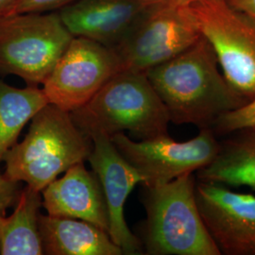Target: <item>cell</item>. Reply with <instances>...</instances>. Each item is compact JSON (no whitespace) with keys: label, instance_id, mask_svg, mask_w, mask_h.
Wrapping results in <instances>:
<instances>
[{"label":"cell","instance_id":"1","mask_svg":"<svg viewBox=\"0 0 255 255\" xmlns=\"http://www.w3.org/2000/svg\"><path fill=\"white\" fill-rule=\"evenodd\" d=\"M219 66L213 47L201 36L180 54L146 71L170 122L212 128L220 117L246 104Z\"/></svg>","mask_w":255,"mask_h":255},{"label":"cell","instance_id":"2","mask_svg":"<svg viewBox=\"0 0 255 255\" xmlns=\"http://www.w3.org/2000/svg\"><path fill=\"white\" fill-rule=\"evenodd\" d=\"M88 136L111 137L128 130L141 140L168 135L167 110L146 72L122 69L81 108L70 113Z\"/></svg>","mask_w":255,"mask_h":255},{"label":"cell","instance_id":"3","mask_svg":"<svg viewBox=\"0 0 255 255\" xmlns=\"http://www.w3.org/2000/svg\"><path fill=\"white\" fill-rule=\"evenodd\" d=\"M92 149L91 137L75 124L70 113L48 103L31 119L24 140L3 156L4 174L42 192L59 175L86 161Z\"/></svg>","mask_w":255,"mask_h":255},{"label":"cell","instance_id":"4","mask_svg":"<svg viewBox=\"0 0 255 255\" xmlns=\"http://www.w3.org/2000/svg\"><path fill=\"white\" fill-rule=\"evenodd\" d=\"M196 177L184 174L170 182L144 186L146 255H221L196 199Z\"/></svg>","mask_w":255,"mask_h":255},{"label":"cell","instance_id":"5","mask_svg":"<svg viewBox=\"0 0 255 255\" xmlns=\"http://www.w3.org/2000/svg\"><path fill=\"white\" fill-rule=\"evenodd\" d=\"M74 36L58 13L27 12L0 19V75L43 84Z\"/></svg>","mask_w":255,"mask_h":255},{"label":"cell","instance_id":"6","mask_svg":"<svg viewBox=\"0 0 255 255\" xmlns=\"http://www.w3.org/2000/svg\"><path fill=\"white\" fill-rule=\"evenodd\" d=\"M187 7L230 85L247 101L255 99V23L228 0H195Z\"/></svg>","mask_w":255,"mask_h":255},{"label":"cell","instance_id":"7","mask_svg":"<svg viewBox=\"0 0 255 255\" xmlns=\"http://www.w3.org/2000/svg\"><path fill=\"white\" fill-rule=\"evenodd\" d=\"M201 36L187 4L168 2L147 7L112 48L121 70L146 72L180 54Z\"/></svg>","mask_w":255,"mask_h":255},{"label":"cell","instance_id":"8","mask_svg":"<svg viewBox=\"0 0 255 255\" xmlns=\"http://www.w3.org/2000/svg\"><path fill=\"white\" fill-rule=\"evenodd\" d=\"M121 70L115 50L83 37H74L43 83L47 102L73 112L86 104Z\"/></svg>","mask_w":255,"mask_h":255},{"label":"cell","instance_id":"9","mask_svg":"<svg viewBox=\"0 0 255 255\" xmlns=\"http://www.w3.org/2000/svg\"><path fill=\"white\" fill-rule=\"evenodd\" d=\"M112 142L145 180L143 186L170 182L194 173L210 164L219 151V137L212 128H201L197 136L176 142L169 135L133 141L123 132L111 137Z\"/></svg>","mask_w":255,"mask_h":255},{"label":"cell","instance_id":"10","mask_svg":"<svg viewBox=\"0 0 255 255\" xmlns=\"http://www.w3.org/2000/svg\"><path fill=\"white\" fill-rule=\"evenodd\" d=\"M202 219L221 255H255V196L197 182Z\"/></svg>","mask_w":255,"mask_h":255},{"label":"cell","instance_id":"11","mask_svg":"<svg viewBox=\"0 0 255 255\" xmlns=\"http://www.w3.org/2000/svg\"><path fill=\"white\" fill-rule=\"evenodd\" d=\"M93 149L87 161L101 182L109 215L108 235L124 255L142 254V244L128 227L124 208L128 195L145 180L119 153L111 138L92 137Z\"/></svg>","mask_w":255,"mask_h":255},{"label":"cell","instance_id":"12","mask_svg":"<svg viewBox=\"0 0 255 255\" xmlns=\"http://www.w3.org/2000/svg\"><path fill=\"white\" fill-rule=\"evenodd\" d=\"M146 8L140 0H78L58 14L74 37L114 47Z\"/></svg>","mask_w":255,"mask_h":255},{"label":"cell","instance_id":"13","mask_svg":"<svg viewBox=\"0 0 255 255\" xmlns=\"http://www.w3.org/2000/svg\"><path fill=\"white\" fill-rule=\"evenodd\" d=\"M41 194L47 215L84 220L108 233L109 215L101 182L83 163L71 166Z\"/></svg>","mask_w":255,"mask_h":255},{"label":"cell","instance_id":"14","mask_svg":"<svg viewBox=\"0 0 255 255\" xmlns=\"http://www.w3.org/2000/svg\"><path fill=\"white\" fill-rule=\"evenodd\" d=\"M39 228L44 255H124L107 232L84 220L40 214Z\"/></svg>","mask_w":255,"mask_h":255},{"label":"cell","instance_id":"15","mask_svg":"<svg viewBox=\"0 0 255 255\" xmlns=\"http://www.w3.org/2000/svg\"><path fill=\"white\" fill-rule=\"evenodd\" d=\"M221 137L216 157L196 172V179L255 190V126L238 128Z\"/></svg>","mask_w":255,"mask_h":255},{"label":"cell","instance_id":"16","mask_svg":"<svg viewBox=\"0 0 255 255\" xmlns=\"http://www.w3.org/2000/svg\"><path fill=\"white\" fill-rule=\"evenodd\" d=\"M14 206L11 216L4 217L0 226V255H44L39 228L41 192L27 185Z\"/></svg>","mask_w":255,"mask_h":255},{"label":"cell","instance_id":"17","mask_svg":"<svg viewBox=\"0 0 255 255\" xmlns=\"http://www.w3.org/2000/svg\"><path fill=\"white\" fill-rule=\"evenodd\" d=\"M48 104L42 89L16 88L0 81V162L29 120Z\"/></svg>","mask_w":255,"mask_h":255},{"label":"cell","instance_id":"18","mask_svg":"<svg viewBox=\"0 0 255 255\" xmlns=\"http://www.w3.org/2000/svg\"><path fill=\"white\" fill-rule=\"evenodd\" d=\"M255 126V98L245 105L220 117L213 125L212 130L218 137L224 136L242 128Z\"/></svg>","mask_w":255,"mask_h":255},{"label":"cell","instance_id":"19","mask_svg":"<svg viewBox=\"0 0 255 255\" xmlns=\"http://www.w3.org/2000/svg\"><path fill=\"white\" fill-rule=\"evenodd\" d=\"M78 0H17L9 16L27 12H46L62 9Z\"/></svg>","mask_w":255,"mask_h":255},{"label":"cell","instance_id":"20","mask_svg":"<svg viewBox=\"0 0 255 255\" xmlns=\"http://www.w3.org/2000/svg\"><path fill=\"white\" fill-rule=\"evenodd\" d=\"M21 192L20 182L9 179L5 174L0 173V212L5 214L6 210L14 206Z\"/></svg>","mask_w":255,"mask_h":255},{"label":"cell","instance_id":"21","mask_svg":"<svg viewBox=\"0 0 255 255\" xmlns=\"http://www.w3.org/2000/svg\"><path fill=\"white\" fill-rule=\"evenodd\" d=\"M229 3L238 11L246 15L255 23V0H228Z\"/></svg>","mask_w":255,"mask_h":255},{"label":"cell","instance_id":"22","mask_svg":"<svg viewBox=\"0 0 255 255\" xmlns=\"http://www.w3.org/2000/svg\"><path fill=\"white\" fill-rule=\"evenodd\" d=\"M17 0H0V19L8 17Z\"/></svg>","mask_w":255,"mask_h":255},{"label":"cell","instance_id":"23","mask_svg":"<svg viewBox=\"0 0 255 255\" xmlns=\"http://www.w3.org/2000/svg\"><path fill=\"white\" fill-rule=\"evenodd\" d=\"M140 1L144 5H146V7L159 5V4H164V3H168V2H178V3H181V0H140Z\"/></svg>","mask_w":255,"mask_h":255},{"label":"cell","instance_id":"24","mask_svg":"<svg viewBox=\"0 0 255 255\" xmlns=\"http://www.w3.org/2000/svg\"><path fill=\"white\" fill-rule=\"evenodd\" d=\"M192 1H195V0H181V3H182V4H188V3H190Z\"/></svg>","mask_w":255,"mask_h":255},{"label":"cell","instance_id":"25","mask_svg":"<svg viewBox=\"0 0 255 255\" xmlns=\"http://www.w3.org/2000/svg\"><path fill=\"white\" fill-rule=\"evenodd\" d=\"M4 215H5V214H3V213H1V212H0V226H1L2 220H3V219H4V217H5Z\"/></svg>","mask_w":255,"mask_h":255}]
</instances>
